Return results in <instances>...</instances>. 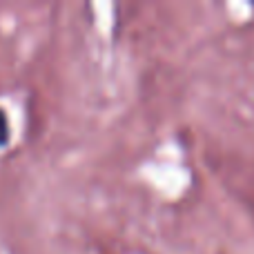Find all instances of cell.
Listing matches in <instances>:
<instances>
[{
	"mask_svg": "<svg viewBox=\"0 0 254 254\" xmlns=\"http://www.w3.org/2000/svg\"><path fill=\"white\" fill-rule=\"evenodd\" d=\"M9 140V123H7V114L0 110V147Z\"/></svg>",
	"mask_w": 254,
	"mask_h": 254,
	"instance_id": "1",
	"label": "cell"
}]
</instances>
